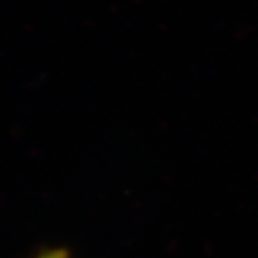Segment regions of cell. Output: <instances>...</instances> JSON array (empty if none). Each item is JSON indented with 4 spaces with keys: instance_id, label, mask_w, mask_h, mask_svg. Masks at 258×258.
Instances as JSON below:
<instances>
[{
    "instance_id": "6da1fadb",
    "label": "cell",
    "mask_w": 258,
    "mask_h": 258,
    "mask_svg": "<svg viewBox=\"0 0 258 258\" xmlns=\"http://www.w3.org/2000/svg\"><path fill=\"white\" fill-rule=\"evenodd\" d=\"M30 258H71V254L64 248H45Z\"/></svg>"
}]
</instances>
